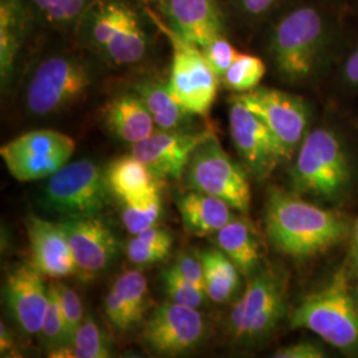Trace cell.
Wrapping results in <instances>:
<instances>
[{"mask_svg": "<svg viewBox=\"0 0 358 358\" xmlns=\"http://www.w3.org/2000/svg\"><path fill=\"white\" fill-rule=\"evenodd\" d=\"M4 294L11 316L27 334H38L47 315L50 287L32 264H22L7 276Z\"/></svg>", "mask_w": 358, "mask_h": 358, "instance_id": "16", "label": "cell"}, {"mask_svg": "<svg viewBox=\"0 0 358 358\" xmlns=\"http://www.w3.org/2000/svg\"><path fill=\"white\" fill-rule=\"evenodd\" d=\"M214 131L159 130L142 141L133 143L131 154L149 167L158 178H180L189 166L195 149Z\"/></svg>", "mask_w": 358, "mask_h": 358, "instance_id": "14", "label": "cell"}, {"mask_svg": "<svg viewBox=\"0 0 358 358\" xmlns=\"http://www.w3.org/2000/svg\"><path fill=\"white\" fill-rule=\"evenodd\" d=\"M266 72L267 68L260 57L239 52L238 57L220 81L227 90L236 93H245L259 87Z\"/></svg>", "mask_w": 358, "mask_h": 358, "instance_id": "29", "label": "cell"}, {"mask_svg": "<svg viewBox=\"0 0 358 358\" xmlns=\"http://www.w3.org/2000/svg\"><path fill=\"white\" fill-rule=\"evenodd\" d=\"M341 75L348 87L358 90V45L346 57Z\"/></svg>", "mask_w": 358, "mask_h": 358, "instance_id": "42", "label": "cell"}, {"mask_svg": "<svg viewBox=\"0 0 358 358\" xmlns=\"http://www.w3.org/2000/svg\"><path fill=\"white\" fill-rule=\"evenodd\" d=\"M56 285H57L62 309L64 315L66 345H71L78 327L84 321V307H83L81 297L75 289L62 282H56Z\"/></svg>", "mask_w": 358, "mask_h": 358, "instance_id": "34", "label": "cell"}, {"mask_svg": "<svg viewBox=\"0 0 358 358\" xmlns=\"http://www.w3.org/2000/svg\"><path fill=\"white\" fill-rule=\"evenodd\" d=\"M169 27L196 47L224 35V20L215 0H166Z\"/></svg>", "mask_w": 358, "mask_h": 358, "instance_id": "18", "label": "cell"}, {"mask_svg": "<svg viewBox=\"0 0 358 358\" xmlns=\"http://www.w3.org/2000/svg\"><path fill=\"white\" fill-rule=\"evenodd\" d=\"M215 241L244 275L252 272L259 264L260 242L254 226L245 217H232L215 234Z\"/></svg>", "mask_w": 358, "mask_h": 358, "instance_id": "22", "label": "cell"}, {"mask_svg": "<svg viewBox=\"0 0 358 358\" xmlns=\"http://www.w3.org/2000/svg\"><path fill=\"white\" fill-rule=\"evenodd\" d=\"M287 309V278L267 268L248 282L231 312V332L236 338H260L282 320Z\"/></svg>", "mask_w": 358, "mask_h": 358, "instance_id": "10", "label": "cell"}, {"mask_svg": "<svg viewBox=\"0 0 358 358\" xmlns=\"http://www.w3.org/2000/svg\"><path fill=\"white\" fill-rule=\"evenodd\" d=\"M345 267L331 282L307 294L291 315V328L316 333L343 352L358 349V294Z\"/></svg>", "mask_w": 358, "mask_h": 358, "instance_id": "3", "label": "cell"}, {"mask_svg": "<svg viewBox=\"0 0 358 358\" xmlns=\"http://www.w3.org/2000/svg\"><path fill=\"white\" fill-rule=\"evenodd\" d=\"M110 192L106 174L90 159L66 164L44 185L40 203L62 219L99 215Z\"/></svg>", "mask_w": 358, "mask_h": 358, "instance_id": "5", "label": "cell"}, {"mask_svg": "<svg viewBox=\"0 0 358 358\" xmlns=\"http://www.w3.org/2000/svg\"><path fill=\"white\" fill-rule=\"evenodd\" d=\"M164 282L169 299L180 306L198 309L207 297L205 288L185 280L173 267L165 271Z\"/></svg>", "mask_w": 358, "mask_h": 358, "instance_id": "33", "label": "cell"}, {"mask_svg": "<svg viewBox=\"0 0 358 358\" xmlns=\"http://www.w3.org/2000/svg\"><path fill=\"white\" fill-rule=\"evenodd\" d=\"M43 337L44 344L51 350L66 345V332H65L64 315L60 303V296L56 282L50 285V301L47 315L43 322L41 331L38 333ZM50 350V352H51Z\"/></svg>", "mask_w": 358, "mask_h": 358, "instance_id": "32", "label": "cell"}, {"mask_svg": "<svg viewBox=\"0 0 358 358\" xmlns=\"http://www.w3.org/2000/svg\"><path fill=\"white\" fill-rule=\"evenodd\" d=\"M103 122L115 137L137 143L155 131V122L137 93L117 96L105 105Z\"/></svg>", "mask_w": 358, "mask_h": 358, "instance_id": "19", "label": "cell"}, {"mask_svg": "<svg viewBox=\"0 0 358 358\" xmlns=\"http://www.w3.org/2000/svg\"><path fill=\"white\" fill-rule=\"evenodd\" d=\"M324 356V350L313 343H299L285 346L273 355L276 358H322Z\"/></svg>", "mask_w": 358, "mask_h": 358, "instance_id": "41", "label": "cell"}, {"mask_svg": "<svg viewBox=\"0 0 358 358\" xmlns=\"http://www.w3.org/2000/svg\"><path fill=\"white\" fill-rule=\"evenodd\" d=\"M26 230L31 248V264L41 275L63 279L76 273L73 252L60 222L28 215Z\"/></svg>", "mask_w": 358, "mask_h": 358, "instance_id": "17", "label": "cell"}, {"mask_svg": "<svg viewBox=\"0 0 358 358\" xmlns=\"http://www.w3.org/2000/svg\"><path fill=\"white\" fill-rule=\"evenodd\" d=\"M110 356L112 350L105 334L90 316L81 322L71 345L60 346L50 352V357L56 358H108Z\"/></svg>", "mask_w": 358, "mask_h": 358, "instance_id": "27", "label": "cell"}, {"mask_svg": "<svg viewBox=\"0 0 358 358\" xmlns=\"http://www.w3.org/2000/svg\"><path fill=\"white\" fill-rule=\"evenodd\" d=\"M187 179L194 190L217 196L232 208L248 213L251 189L247 174L226 153L215 134L195 149L187 166Z\"/></svg>", "mask_w": 358, "mask_h": 358, "instance_id": "8", "label": "cell"}, {"mask_svg": "<svg viewBox=\"0 0 358 358\" xmlns=\"http://www.w3.org/2000/svg\"><path fill=\"white\" fill-rule=\"evenodd\" d=\"M230 133L244 164L257 179H264L282 161L285 154L268 127L235 96L231 99Z\"/></svg>", "mask_w": 358, "mask_h": 358, "instance_id": "12", "label": "cell"}, {"mask_svg": "<svg viewBox=\"0 0 358 358\" xmlns=\"http://www.w3.org/2000/svg\"><path fill=\"white\" fill-rule=\"evenodd\" d=\"M76 142L59 130L40 129L24 133L0 148L4 165L19 182L50 178L65 166Z\"/></svg>", "mask_w": 358, "mask_h": 358, "instance_id": "9", "label": "cell"}, {"mask_svg": "<svg viewBox=\"0 0 358 358\" xmlns=\"http://www.w3.org/2000/svg\"><path fill=\"white\" fill-rule=\"evenodd\" d=\"M22 38V17L16 0L0 3V76L3 85L13 76Z\"/></svg>", "mask_w": 358, "mask_h": 358, "instance_id": "26", "label": "cell"}, {"mask_svg": "<svg viewBox=\"0 0 358 358\" xmlns=\"http://www.w3.org/2000/svg\"><path fill=\"white\" fill-rule=\"evenodd\" d=\"M345 269L352 279H358V220L350 235V251L346 260Z\"/></svg>", "mask_w": 358, "mask_h": 358, "instance_id": "43", "label": "cell"}, {"mask_svg": "<svg viewBox=\"0 0 358 358\" xmlns=\"http://www.w3.org/2000/svg\"><path fill=\"white\" fill-rule=\"evenodd\" d=\"M149 38L141 26L138 16L133 11L125 24L121 27L103 52L109 62L117 65L134 64L148 51Z\"/></svg>", "mask_w": 358, "mask_h": 358, "instance_id": "25", "label": "cell"}, {"mask_svg": "<svg viewBox=\"0 0 358 358\" xmlns=\"http://www.w3.org/2000/svg\"><path fill=\"white\" fill-rule=\"evenodd\" d=\"M235 97L268 127L287 159L299 150L310 122V109L303 97L266 87L238 93Z\"/></svg>", "mask_w": 358, "mask_h": 358, "instance_id": "11", "label": "cell"}, {"mask_svg": "<svg viewBox=\"0 0 358 358\" xmlns=\"http://www.w3.org/2000/svg\"><path fill=\"white\" fill-rule=\"evenodd\" d=\"M76 262L77 272L92 278L106 268L117 255V239L113 231L99 215L62 219Z\"/></svg>", "mask_w": 358, "mask_h": 358, "instance_id": "15", "label": "cell"}, {"mask_svg": "<svg viewBox=\"0 0 358 358\" xmlns=\"http://www.w3.org/2000/svg\"><path fill=\"white\" fill-rule=\"evenodd\" d=\"M110 192L122 203H131L161 194V178L133 154L120 157L105 171Z\"/></svg>", "mask_w": 358, "mask_h": 358, "instance_id": "20", "label": "cell"}, {"mask_svg": "<svg viewBox=\"0 0 358 358\" xmlns=\"http://www.w3.org/2000/svg\"><path fill=\"white\" fill-rule=\"evenodd\" d=\"M266 232L285 255L307 259L321 255L352 235L345 217L273 187L266 206Z\"/></svg>", "mask_w": 358, "mask_h": 358, "instance_id": "2", "label": "cell"}, {"mask_svg": "<svg viewBox=\"0 0 358 358\" xmlns=\"http://www.w3.org/2000/svg\"><path fill=\"white\" fill-rule=\"evenodd\" d=\"M13 336L10 331L7 329V327L4 325V322L0 324V350H1V355L4 356V353L10 352L13 349Z\"/></svg>", "mask_w": 358, "mask_h": 358, "instance_id": "44", "label": "cell"}, {"mask_svg": "<svg viewBox=\"0 0 358 358\" xmlns=\"http://www.w3.org/2000/svg\"><path fill=\"white\" fill-rule=\"evenodd\" d=\"M52 23H69L84 13L88 0H32Z\"/></svg>", "mask_w": 358, "mask_h": 358, "instance_id": "35", "label": "cell"}, {"mask_svg": "<svg viewBox=\"0 0 358 358\" xmlns=\"http://www.w3.org/2000/svg\"><path fill=\"white\" fill-rule=\"evenodd\" d=\"M349 179V162L337 134L328 128L308 131L291 171L294 192L334 199L345 190Z\"/></svg>", "mask_w": 358, "mask_h": 358, "instance_id": "4", "label": "cell"}, {"mask_svg": "<svg viewBox=\"0 0 358 358\" xmlns=\"http://www.w3.org/2000/svg\"><path fill=\"white\" fill-rule=\"evenodd\" d=\"M105 315L108 320L110 321L120 331H128L129 328L137 324L128 304L115 288L105 299Z\"/></svg>", "mask_w": 358, "mask_h": 358, "instance_id": "38", "label": "cell"}, {"mask_svg": "<svg viewBox=\"0 0 358 358\" xmlns=\"http://www.w3.org/2000/svg\"><path fill=\"white\" fill-rule=\"evenodd\" d=\"M279 0H235L238 8L251 20H259L267 16Z\"/></svg>", "mask_w": 358, "mask_h": 358, "instance_id": "40", "label": "cell"}, {"mask_svg": "<svg viewBox=\"0 0 358 358\" xmlns=\"http://www.w3.org/2000/svg\"><path fill=\"white\" fill-rule=\"evenodd\" d=\"M340 35V22L325 3H303L282 13L271 28L269 57L282 80L303 84L319 73Z\"/></svg>", "mask_w": 358, "mask_h": 358, "instance_id": "1", "label": "cell"}, {"mask_svg": "<svg viewBox=\"0 0 358 358\" xmlns=\"http://www.w3.org/2000/svg\"><path fill=\"white\" fill-rule=\"evenodd\" d=\"M205 275L207 297L217 303H226L238 292L241 276L239 269L220 248L208 250L201 254Z\"/></svg>", "mask_w": 358, "mask_h": 358, "instance_id": "24", "label": "cell"}, {"mask_svg": "<svg viewBox=\"0 0 358 358\" xmlns=\"http://www.w3.org/2000/svg\"><path fill=\"white\" fill-rule=\"evenodd\" d=\"M355 3H356V7H357L358 10V0H355Z\"/></svg>", "mask_w": 358, "mask_h": 358, "instance_id": "45", "label": "cell"}, {"mask_svg": "<svg viewBox=\"0 0 358 358\" xmlns=\"http://www.w3.org/2000/svg\"><path fill=\"white\" fill-rule=\"evenodd\" d=\"M133 13L128 6L120 1H101L90 13V36L92 43L103 50L115 32L125 24Z\"/></svg>", "mask_w": 358, "mask_h": 358, "instance_id": "28", "label": "cell"}, {"mask_svg": "<svg viewBox=\"0 0 358 358\" xmlns=\"http://www.w3.org/2000/svg\"><path fill=\"white\" fill-rule=\"evenodd\" d=\"M162 215L161 194L131 203H122L121 219L130 235H138L142 231L157 226Z\"/></svg>", "mask_w": 358, "mask_h": 358, "instance_id": "30", "label": "cell"}, {"mask_svg": "<svg viewBox=\"0 0 358 358\" xmlns=\"http://www.w3.org/2000/svg\"><path fill=\"white\" fill-rule=\"evenodd\" d=\"M173 47L170 93L190 115H208L215 101L220 78L217 77L202 50L183 40L170 27L159 24Z\"/></svg>", "mask_w": 358, "mask_h": 358, "instance_id": "7", "label": "cell"}, {"mask_svg": "<svg viewBox=\"0 0 358 358\" xmlns=\"http://www.w3.org/2000/svg\"><path fill=\"white\" fill-rule=\"evenodd\" d=\"M171 267L176 269L185 280L205 288V275L201 255L183 254Z\"/></svg>", "mask_w": 358, "mask_h": 358, "instance_id": "39", "label": "cell"}, {"mask_svg": "<svg viewBox=\"0 0 358 358\" xmlns=\"http://www.w3.org/2000/svg\"><path fill=\"white\" fill-rule=\"evenodd\" d=\"M205 336V320L196 308L165 303L154 310L142 333L146 346L162 356L194 349Z\"/></svg>", "mask_w": 358, "mask_h": 358, "instance_id": "13", "label": "cell"}, {"mask_svg": "<svg viewBox=\"0 0 358 358\" xmlns=\"http://www.w3.org/2000/svg\"><path fill=\"white\" fill-rule=\"evenodd\" d=\"M90 66L76 57L53 56L40 63L27 87L28 110L35 115L59 113L76 103L92 85Z\"/></svg>", "mask_w": 358, "mask_h": 358, "instance_id": "6", "label": "cell"}, {"mask_svg": "<svg viewBox=\"0 0 358 358\" xmlns=\"http://www.w3.org/2000/svg\"><path fill=\"white\" fill-rule=\"evenodd\" d=\"M173 247L164 244L152 243L133 235L127 245L128 259L136 266H150L165 260Z\"/></svg>", "mask_w": 358, "mask_h": 358, "instance_id": "36", "label": "cell"}, {"mask_svg": "<svg viewBox=\"0 0 358 358\" xmlns=\"http://www.w3.org/2000/svg\"><path fill=\"white\" fill-rule=\"evenodd\" d=\"M201 50L219 78H222L227 72V69L239 55V52L236 51L230 41L224 38V35L213 38L210 43L201 47Z\"/></svg>", "mask_w": 358, "mask_h": 358, "instance_id": "37", "label": "cell"}, {"mask_svg": "<svg viewBox=\"0 0 358 358\" xmlns=\"http://www.w3.org/2000/svg\"><path fill=\"white\" fill-rule=\"evenodd\" d=\"M231 208L223 199L196 190L185 194L178 201L185 230L196 236L217 234L234 217Z\"/></svg>", "mask_w": 358, "mask_h": 358, "instance_id": "21", "label": "cell"}, {"mask_svg": "<svg viewBox=\"0 0 358 358\" xmlns=\"http://www.w3.org/2000/svg\"><path fill=\"white\" fill-rule=\"evenodd\" d=\"M134 90L153 117L155 127L161 130H179L187 121V117L192 115L173 97L169 85L161 81H141Z\"/></svg>", "mask_w": 358, "mask_h": 358, "instance_id": "23", "label": "cell"}, {"mask_svg": "<svg viewBox=\"0 0 358 358\" xmlns=\"http://www.w3.org/2000/svg\"><path fill=\"white\" fill-rule=\"evenodd\" d=\"M113 288L125 300L136 321L141 320L150 306L149 287L145 275L140 271H128L117 279Z\"/></svg>", "mask_w": 358, "mask_h": 358, "instance_id": "31", "label": "cell"}]
</instances>
